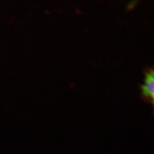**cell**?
<instances>
[{"instance_id": "1", "label": "cell", "mask_w": 154, "mask_h": 154, "mask_svg": "<svg viewBox=\"0 0 154 154\" xmlns=\"http://www.w3.org/2000/svg\"><path fill=\"white\" fill-rule=\"evenodd\" d=\"M140 89L142 99L152 105L154 114V67L144 69L143 84L140 85Z\"/></svg>"}]
</instances>
